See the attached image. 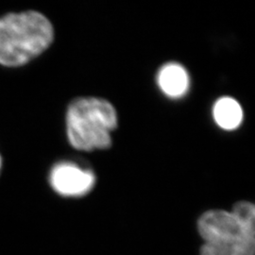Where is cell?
Here are the masks:
<instances>
[{
	"label": "cell",
	"mask_w": 255,
	"mask_h": 255,
	"mask_svg": "<svg viewBox=\"0 0 255 255\" xmlns=\"http://www.w3.org/2000/svg\"><path fill=\"white\" fill-rule=\"evenodd\" d=\"M204 240L201 255H255V207L239 201L232 212L211 210L198 222Z\"/></svg>",
	"instance_id": "6da1fadb"
},
{
	"label": "cell",
	"mask_w": 255,
	"mask_h": 255,
	"mask_svg": "<svg viewBox=\"0 0 255 255\" xmlns=\"http://www.w3.org/2000/svg\"><path fill=\"white\" fill-rule=\"evenodd\" d=\"M54 29L46 16L35 10L9 13L0 18V64L16 67L46 50Z\"/></svg>",
	"instance_id": "7a4b0ae2"
},
{
	"label": "cell",
	"mask_w": 255,
	"mask_h": 255,
	"mask_svg": "<svg viewBox=\"0 0 255 255\" xmlns=\"http://www.w3.org/2000/svg\"><path fill=\"white\" fill-rule=\"evenodd\" d=\"M118 114L109 101L80 98L66 113V131L70 145L82 151L106 149L112 146V131L118 127Z\"/></svg>",
	"instance_id": "3957f363"
},
{
	"label": "cell",
	"mask_w": 255,
	"mask_h": 255,
	"mask_svg": "<svg viewBox=\"0 0 255 255\" xmlns=\"http://www.w3.org/2000/svg\"><path fill=\"white\" fill-rule=\"evenodd\" d=\"M49 182L55 191L62 196L82 197L94 188L96 176L89 169L64 162L56 164L52 168Z\"/></svg>",
	"instance_id": "277c9868"
},
{
	"label": "cell",
	"mask_w": 255,
	"mask_h": 255,
	"mask_svg": "<svg viewBox=\"0 0 255 255\" xmlns=\"http://www.w3.org/2000/svg\"><path fill=\"white\" fill-rule=\"evenodd\" d=\"M158 85L169 98H181L189 87V76L181 64L169 63L158 73Z\"/></svg>",
	"instance_id": "5b68a950"
},
{
	"label": "cell",
	"mask_w": 255,
	"mask_h": 255,
	"mask_svg": "<svg viewBox=\"0 0 255 255\" xmlns=\"http://www.w3.org/2000/svg\"><path fill=\"white\" fill-rule=\"evenodd\" d=\"M213 115L219 127L227 130L237 128L243 119L241 105L235 99L229 97L221 98L216 102Z\"/></svg>",
	"instance_id": "8992f818"
},
{
	"label": "cell",
	"mask_w": 255,
	"mask_h": 255,
	"mask_svg": "<svg viewBox=\"0 0 255 255\" xmlns=\"http://www.w3.org/2000/svg\"><path fill=\"white\" fill-rule=\"evenodd\" d=\"M1 164H2V162H1V157H0V169H1Z\"/></svg>",
	"instance_id": "52a82bcc"
}]
</instances>
